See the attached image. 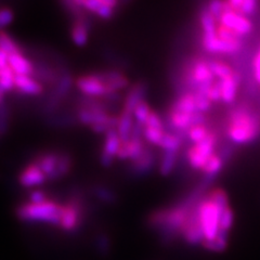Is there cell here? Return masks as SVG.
<instances>
[{"instance_id":"23","label":"cell","mask_w":260,"mask_h":260,"mask_svg":"<svg viewBox=\"0 0 260 260\" xmlns=\"http://www.w3.org/2000/svg\"><path fill=\"white\" fill-rule=\"evenodd\" d=\"M135 126L134 114L127 113L121 110L118 114V124L116 127L121 142H127L132 139L133 129Z\"/></svg>"},{"instance_id":"45","label":"cell","mask_w":260,"mask_h":260,"mask_svg":"<svg viewBox=\"0 0 260 260\" xmlns=\"http://www.w3.org/2000/svg\"><path fill=\"white\" fill-rule=\"evenodd\" d=\"M28 200L30 203H35V204H39V203H44V202L49 201L47 193L40 189L31 190V192L28 195Z\"/></svg>"},{"instance_id":"7","label":"cell","mask_w":260,"mask_h":260,"mask_svg":"<svg viewBox=\"0 0 260 260\" xmlns=\"http://www.w3.org/2000/svg\"><path fill=\"white\" fill-rule=\"evenodd\" d=\"M216 20L242 37L249 35L253 30V24L247 16L231 10L225 2H223V10L221 14Z\"/></svg>"},{"instance_id":"38","label":"cell","mask_w":260,"mask_h":260,"mask_svg":"<svg viewBox=\"0 0 260 260\" xmlns=\"http://www.w3.org/2000/svg\"><path fill=\"white\" fill-rule=\"evenodd\" d=\"M95 249L98 251V254L102 257H107L110 255L112 250V243L110 237L107 233H100L96 235Z\"/></svg>"},{"instance_id":"25","label":"cell","mask_w":260,"mask_h":260,"mask_svg":"<svg viewBox=\"0 0 260 260\" xmlns=\"http://www.w3.org/2000/svg\"><path fill=\"white\" fill-rule=\"evenodd\" d=\"M46 123L54 128H68V127H73L76 124H78L77 117H76V113H61V112H56L55 114L51 116L46 117Z\"/></svg>"},{"instance_id":"28","label":"cell","mask_w":260,"mask_h":260,"mask_svg":"<svg viewBox=\"0 0 260 260\" xmlns=\"http://www.w3.org/2000/svg\"><path fill=\"white\" fill-rule=\"evenodd\" d=\"M184 139L182 137L178 136L176 134L169 133L166 130V134L162 138V140L160 144L158 145V148L162 150V152H176L178 153L179 150L182 148Z\"/></svg>"},{"instance_id":"26","label":"cell","mask_w":260,"mask_h":260,"mask_svg":"<svg viewBox=\"0 0 260 260\" xmlns=\"http://www.w3.org/2000/svg\"><path fill=\"white\" fill-rule=\"evenodd\" d=\"M226 5L231 10L245 15L247 18L255 14L258 7L256 0H231V2H226Z\"/></svg>"},{"instance_id":"5","label":"cell","mask_w":260,"mask_h":260,"mask_svg":"<svg viewBox=\"0 0 260 260\" xmlns=\"http://www.w3.org/2000/svg\"><path fill=\"white\" fill-rule=\"evenodd\" d=\"M84 220V204L83 201L77 195L72 197L70 200L62 204L61 220L59 228L67 233L75 232Z\"/></svg>"},{"instance_id":"44","label":"cell","mask_w":260,"mask_h":260,"mask_svg":"<svg viewBox=\"0 0 260 260\" xmlns=\"http://www.w3.org/2000/svg\"><path fill=\"white\" fill-rule=\"evenodd\" d=\"M144 127H152V128H162L165 129V124H164V119L161 118V116L159 115L158 113H156L155 111L151 112L150 116L148 118V121Z\"/></svg>"},{"instance_id":"39","label":"cell","mask_w":260,"mask_h":260,"mask_svg":"<svg viewBox=\"0 0 260 260\" xmlns=\"http://www.w3.org/2000/svg\"><path fill=\"white\" fill-rule=\"evenodd\" d=\"M11 121V113L9 103L7 101L0 105V138L7 135L8 130L10 128Z\"/></svg>"},{"instance_id":"31","label":"cell","mask_w":260,"mask_h":260,"mask_svg":"<svg viewBox=\"0 0 260 260\" xmlns=\"http://www.w3.org/2000/svg\"><path fill=\"white\" fill-rule=\"evenodd\" d=\"M228 238H229V232H223L219 230L217 238L213 241H204L203 242V247L209 251H214V253H222L226 249L228 246Z\"/></svg>"},{"instance_id":"36","label":"cell","mask_w":260,"mask_h":260,"mask_svg":"<svg viewBox=\"0 0 260 260\" xmlns=\"http://www.w3.org/2000/svg\"><path fill=\"white\" fill-rule=\"evenodd\" d=\"M15 74L10 67H7L0 70V87H2L6 92H12L15 90L14 81Z\"/></svg>"},{"instance_id":"17","label":"cell","mask_w":260,"mask_h":260,"mask_svg":"<svg viewBox=\"0 0 260 260\" xmlns=\"http://www.w3.org/2000/svg\"><path fill=\"white\" fill-rule=\"evenodd\" d=\"M61 151H46L37 154V155L31 159L32 162L43 170V173L47 177L48 181H52L54 174L58 167V162L60 158Z\"/></svg>"},{"instance_id":"29","label":"cell","mask_w":260,"mask_h":260,"mask_svg":"<svg viewBox=\"0 0 260 260\" xmlns=\"http://www.w3.org/2000/svg\"><path fill=\"white\" fill-rule=\"evenodd\" d=\"M177 154L176 152H162L161 157L158 161V173L162 177H167L173 174L177 164Z\"/></svg>"},{"instance_id":"1","label":"cell","mask_w":260,"mask_h":260,"mask_svg":"<svg viewBox=\"0 0 260 260\" xmlns=\"http://www.w3.org/2000/svg\"><path fill=\"white\" fill-rule=\"evenodd\" d=\"M226 136L237 144H247L260 137V114L245 107L234 109L228 117Z\"/></svg>"},{"instance_id":"8","label":"cell","mask_w":260,"mask_h":260,"mask_svg":"<svg viewBox=\"0 0 260 260\" xmlns=\"http://www.w3.org/2000/svg\"><path fill=\"white\" fill-rule=\"evenodd\" d=\"M200 202L190 211L188 219H186V221L181 231V237L183 238L184 242L191 246H198L200 244L202 245L203 242L205 240L204 233H203V229L201 225V221H200V214H199Z\"/></svg>"},{"instance_id":"4","label":"cell","mask_w":260,"mask_h":260,"mask_svg":"<svg viewBox=\"0 0 260 260\" xmlns=\"http://www.w3.org/2000/svg\"><path fill=\"white\" fill-rule=\"evenodd\" d=\"M224 209H221L217 204L209 199H202L199 204L200 221L204 233V241H213L217 238V234L220 230V218Z\"/></svg>"},{"instance_id":"24","label":"cell","mask_w":260,"mask_h":260,"mask_svg":"<svg viewBox=\"0 0 260 260\" xmlns=\"http://www.w3.org/2000/svg\"><path fill=\"white\" fill-rule=\"evenodd\" d=\"M174 111L181 112L184 114H194L197 113V104H195V98L193 92H183L179 95L170 108Z\"/></svg>"},{"instance_id":"10","label":"cell","mask_w":260,"mask_h":260,"mask_svg":"<svg viewBox=\"0 0 260 260\" xmlns=\"http://www.w3.org/2000/svg\"><path fill=\"white\" fill-rule=\"evenodd\" d=\"M75 87L81 95L91 98H104L109 95L108 88L92 73L75 78Z\"/></svg>"},{"instance_id":"2","label":"cell","mask_w":260,"mask_h":260,"mask_svg":"<svg viewBox=\"0 0 260 260\" xmlns=\"http://www.w3.org/2000/svg\"><path fill=\"white\" fill-rule=\"evenodd\" d=\"M62 204L49 200L44 203H24L18 206L15 215L19 220L30 223H47L59 226L61 220Z\"/></svg>"},{"instance_id":"42","label":"cell","mask_w":260,"mask_h":260,"mask_svg":"<svg viewBox=\"0 0 260 260\" xmlns=\"http://www.w3.org/2000/svg\"><path fill=\"white\" fill-rule=\"evenodd\" d=\"M194 98H195V104H197V110L200 113L205 114L210 110L211 107V102L208 99V98L204 94H202L200 92H193Z\"/></svg>"},{"instance_id":"33","label":"cell","mask_w":260,"mask_h":260,"mask_svg":"<svg viewBox=\"0 0 260 260\" xmlns=\"http://www.w3.org/2000/svg\"><path fill=\"white\" fill-rule=\"evenodd\" d=\"M166 134V129L162 128H152V127H144L143 128V139L144 141L152 145L158 146Z\"/></svg>"},{"instance_id":"46","label":"cell","mask_w":260,"mask_h":260,"mask_svg":"<svg viewBox=\"0 0 260 260\" xmlns=\"http://www.w3.org/2000/svg\"><path fill=\"white\" fill-rule=\"evenodd\" d=\"M254 75L258 84L260 85V51L256 54L254 60Z\"/></svg>"},{"instance_id":"47","label":"cell","mask_w":260,"mask_h":260,"mask_svg":"<svg viewBox=\"0 0 260 260\" xmlns=\"http://www.w3.org/2000/svg\"><path fill=\"white\" fill-rule=\"evenodd\" d=\"M9 67V54L0 49V70Z\"/></svg>"},{"instance_id":"43","label":"cell","mask_w":260,"mask_h":260,"mask_svg":"<svg viewBox=\"0 0 260 260\" xmlns=\"http://www.w3.org/2000/svg\"><path fill=\"white\" fill-rule=\"evenodd\" d=\"M14 20V12L10 8H0V30L9 26Z\"/></svg>"},{"instance_id":"21","label":"cell","mask_w":260,"mask_h":260,"mask_svg":"<svg viewBox=\"0 0 260 260\" xmlns=\"http://www.w3.org/2000/svg\"><path fill=\"white\" fill-rule=\"evenodd\" d=\"M9 67L15 75H30L34 74V64L27 56L22 53H14L9 55Z\"/></svg>"},{"instance_id":"22","label":"cell","mask_w":260,"mask_h":260,"mask_svg":"<svg viewBox=\"0 0 260 260\" xmlns=\"http://www.w3.org/2000/svg\"><path fill=\"white\" fill-rule=\"evenodd\" d=\"M90 24L81 22V21H73L71 27V39L77 47H84L88 44L89 32L91 29Z\"/></svg>"},{"instance_id":"18","label":"cell","mask_w":260,"mask_h":260,"mask_svg":"<svg viewBox=\"0 0 260 260\" xmlns=\"http://www.w3.org/2000/svg\"><path fill=\"white\" fill-rule=\"evenodd\" d=\"M14 86L16 91L31 96L42 95L46 90V88L34 76L30 75H16Z\"/></svg>"},{"instance_id":"16","label":"cell","mask_w":260,"mask_h":260,"mask_svg":"<svg viewBox=\"0 0 260 260\" xmlns=\"http://www.w3.org/2000/svg\"><path fill=\"white\" fill-rule=\"evenodd\" d=\"M202 47L208 53L234 54L242 50L243 43L231 44L215 37H202Z\"/></svg>"},{"instance_id":"34","label":"cell","mask_w":260,"mask_h":260,"mask_svg":"<svg viewBox=\"0 0 260 260\" xmlns=\"http://www.w3.org/2000/svg\"><path fill=\"white\" fill-rule=\"evenodd\" d=\"M223 162H224V160L220 157V155L215 153L214 155L208 159V161L206 162V165L204 166V168L202 169V172L205 174V176L208 179L213 178L214 176H216L222 169Z\"/></svg>"},{"instance_id":"35","label":"cell","mask_w":260,"mask_h":260,"mask_svg":"<svg viewBox=\"0 0 260 260\" xmlns=\"http://www.w3.org/2000/svg\"><path fill=\"white\" fill-rule=\"evenodd\" d=\"M209 68L210 71L213 72V74L216 78H218L219 80L224 79L232 76L235 71H233V69L229 65L223 63V62H219V61H209Z\"/></svg>"},{"instance_id":"9","label":"cell","mask_w":260,"mask_h":260,"mask_svg":"<svg viewBox=\"0 0 260 260\" xmlns=\"http://www.w3.org/2000/svg\"><path fill=\"white\" fill-rule=\"evenodd\" d=\"M92 74L105 85L110 94L119 93L121 90L129 89V87L132 86L128 76L121 70H104L99 72H93Z\"/></svg>"},{"instance_id":"32","label":"cell","mask_w":260,"mask_h":260,"mask_svg":"<svg viewBox=\"0 0 260 260\" xmlns=\"http://www.w3.org/2000/svg\"><path fill=\"white\" fill-rule=\"evenodd\" d=\"M0 49L9 55L23 52L20 45L5 30H0Z\"/></svg>"},{"instance_id":"15","label":"cell","mask_w":260,"mask_h":260,"mask_svg":"<svg viewBox=\"0 0 260 260\" xmlns=\"http://www.w3.org/2000/svg\"><path fill=\"white\" fill-rule=\"evenodd\" d=\"M148 84L145 81H137L129 87L128 91L124 98L123 101V108L121 110L134 114L135 109L139 105L141 102L145 101V96L148 94Z\"/></svg>"},{"instance_id":"12","label":"cell","mask_w":260,"mask_h":260,"mask_svg":"<svg viewBox=\"0 0 260 260\" xmlns=\"http://www.w3.org/2000/svg\"><path fill=\"white\" fill-rule=\"evenodd\" d=\"M78 3L89 14L101 20H111L118 6L116 0H78Z\"/></svg>"},{"instance_id":"41","label":"cell","mask_w":260,"mask_h":260,"mask_svg":"<svg viewBox=\"0 0 260 260\" xmlns=\"http://www.w3.org/2000/svg\"><path fill=\"white\" fill-rule=\"evenodd\" d=\"M233 221H234V215L233 211L231 209L230 206H228L221 214V218H220V230L229 232L231 230V228L233 225Z\"/></svg>"},{"instance_id":"20","label":"cell","mask_w":260,"mask_h":260,"mask_svg":"<svg viewBox=\"0 0 260 260\" xmlns=\"http://www.w3.org/2000/svg\"><path fill=\"white\" fill-rule=\"evenodd\" d=\"M217 83L220 89L221 101L225 104H232L237 96L238 88L241 83V75L235 72L232 76L218 80Z\"/></svg>"},{"instance_id":"30","label":"cell","mask_w":260,"mask_h":260,"mask_svg":"<svg viewBox=\"0 0 260 260\" xmlns=\"http://www.w3.org/2000/svg\"><path fill=\"white\" fill-rule=\"evenodd\" d=\"M92 194L98 201L109 205L115 204L118 200L117 194L115 192L110 189L109 186L102 184H95L92 188Z\"/></svg>"},{"instance_id":"3","label":"cell","mask_w":260,"mask_h":260,"mask_svg":"<svg viewBox=\"0 0 260 260\" xmlns=\"http://www.w3.org/2000/svg\"><path fill=\"white\" fill-rule=\"evenodd\" d=\"M73 86H75V78L73 77L71 70L64 71L58 84L49 90V93L43 104L42 113L45 118L59 112L61 105L70 95Z\"/></svg>"},{"instance_id":"6","label":"cell","mask_w":260,"mask_h":260,"mask_svg":"<svg viewBox=\"0 0 260 260\" xmlns=\"http://www.w3.org/2000/svg\"><path fill=\"white\" fill-rule=\"evenodd\" d=\"M217 136L215 133H210L205 140L190 146L185 153L190 166L197 170H202L204 168L208 159L215 154Z\"/></svg>"},{"instance_id":"40","label":"cell","mask_w":260,"mask_h":260,"mask_svg":"<svg viewBox=\"0 0 260 260\" xmlns=\"http://www.w3.org/2000/svg\"><path fill=\"white\" fill-rule=\"evenodd\" d=\"M152 112V109L150 107V104L148 101H143L141 102L134 111V118L137 121L138 124H140L141 126H145L146 121H148V118L150 116V114Z\"/></svg>"},{"instance_id":"48","label":"cell","mask_w":260,"mask_h":260,"mask_svg":"<svg viewBox=\"0 0 260 260\" xmlns=\"http://www.w3.org/2000/svg\"><path fill=\"white\" fill-rule=\"evenodd\" d=\"M6 94L7 92L4 90V89L0 87V105H3L7 100H6Z\"/></svg>"},{"instance_id":"27","label":"cell","mask_w":260,"mask_h":260,"mask_svg":"<svg viewBox=\"0 0 260 260\" xmlns=\"http://www.w3.org/2000/svg\"><path fill=\"white\" fill-rule=\"evenodd\" d=\"M74 165V161H73V157L70 153L61 151L60 153V158L58 162V167H56V172L54 174V177L52 181H58L60 179L68 176Z\"/></svg>"},{"instance_id":"37","label":"cell","mask_w":260,"mask_h":260,"mask_svg":"<svg viewBox=\"0 0 260 260\" xmlns=\"http://www.w3.org/2000/svg\"><path fill=\"white\" fill-rule=\"evenodd\" d=\"M211 132L205 125H200V126H194L190 128L186 133V139L190 140L193 144L199 143L203 140H205L206 138L210 135Z\"/></svg>"},{"instance_id":"13","label":"cell","mask_w":260,"mask_h":260,"mask_svg":"<svg viewBox=\"0 0 260 260\" xmlns=\"http://www.w3.org/2000/svg\"><path fill=\"white\" fill-rule=\"evenodd\" d=\"M121 146L120 137L116 129H112L104 135L102 149L100 152V162L103 167H111L117 157Z\"/></svg>"},{"instance_id":"19","label":"cell","mask_w":260,"mask_h":260,"mask_svg":"<svg viewBox=\"0 0 260 260\" xmlns=\"http://www.w3.org/2000/svg\"><path fill=\"white\" fill-rule=\"evenodd\" d=\"M146 142L143 138H132L127 142H121V146L117 153V159L134 161L141 156Z\"/></svg>"},{"instance_id":"11","label":"cell","mask_w":260,"mask_h":260,"mask_svg":"<svg viewBox=\"0 0 260 260\" xmlns=\"http://www.w3.org/2000/svg\"><path fill=\"white\" fill-rule=\"evenodd\" d=\"M158 159L152 145L145 144V148L141 156L134 161H130L129 173L136 177H142L152 173L158 166Z\"/></svg>"},{"instance_id":"14","label":"cell","mask_w":260,"mask_h":260,"mask_svg":"<svg viewBox=\"0 0 260 260\" xmlns=\"http://www.w3.org/2000/svg\"><path fill=\"white\" fill-rule=\"evenodd\" d=\"M47 180V177L35 162L30 161L29 164L24 166L18 176V182L23 188L32 189L43 185Z\"/></svg>"}]
</instances>
